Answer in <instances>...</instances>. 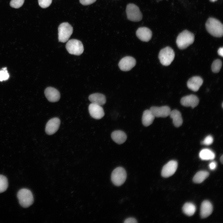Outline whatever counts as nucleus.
<instances>
[{
    "label": "nucleus",
    "mask_w": 223,
    "mask_h": 223,
    "mask_svg": "<svg viewBox=\"0 0 223 223\" xmlns=\"http://www.w3.org/2000/svg\"><path fill=\"white\" fill-rule=\"evenodd\" d=\"M199 155L200 158L203 160H212L215 157L214 152L208 149L202 150L199 153Z\"/></svg>",
    "instance_id": "23"
},
{
    "label": "nucleus",
    "mask_w": 223,
    "mask_h": 223,
    "mask_svg": "<svg viewBox=\"0 0 223 223\" xmlns=\"http://www.w3.org/2000/svg\"><path fill=\"white\" fill-rule=\"evenodd\" d=\"M211 2H214L216 1L217 0H210Z\"/></svg>",
    "instance_id": "37"
},
{
    "label": "nucleus",
    "mask_w": 223,
    "mask_h": 223,
    "mask_svg": "<svg viewBox=\"0 0 223 223\" xmlns=\"http://www.w3.org/2000/svg\"><path fill=\"white\" fill-rule=\"evenodd\" d=\"M24 0H11L10 2V6L15 8H18L24 4Z\"/></svg>",
    "instance_id": "29"
},
{
    "label": "nucleus",
    "mask_w": 223,
    "mask_h": 223,
    "mask_svg": "<svg viewBox=\"0 0 223 223\" xmlns=\"http://www.w3.org/2000/svg\"><path fill=\"white\" fill-rule=\"evenodd\" d=\"M9 74L6 67L3 68L0 70V81H3L7 80L9 77Z\"/></svg>",
    "instance_id": "28"
},
{
    "label": "nucleus",
    "mask_w": 223,
    "mask_h": 223,
    "mask_svg": "<svg viewBox=\"0 0 223 223\" xmlns=\"http://www.w3.org/2000/svg\"><path fill=\"white\" fill-rule=\"evenodd\" d=\"M196 210L195 205L191 203H185L182 207L183 212L188 216H192L195 213Z\"/></svg>",
    "instance_id": "25"
},
{
    "label": "nucleus",
    "mask_w": 223,
    "mask_h": 223,
    "mask_svg": "<svg viewBox=\"0 0 223 223\" xmlns=\"http://www.w3.org/2000/svg\"><path fill=\"white\" fill-rule=\"evenodd\" d=\"M172 119L174 125L178 127L182 124L183 120L180 112L177 110H174L171 111L169 115Z\"/></svg>",
    "instance_id": "21"
},
{
    "label": "nucleus",
    "mask_w": 223,
    "mask_h": 223,
    "mask_svg": "<svg viewBox=\"0 0 223 223\" xmlns=\"http://www.w3.org/2000/svg\"><path fill=\"white\" fill-rule=\"evenodd\" d=\"M111 136L113 141L119 144L124 143L127 139L126 133L120 130L114 131L112 133Z\"/></svg>",
    "instance_id": "20"
},
{
    "label": "nucleus",
    "mask_w": 223,
    "mask_h": 223,
    "mask_svg": "<svg viewBox=\"0 0 223 223\" xmlns=\"http://www.w3.org/2000/svg\"><path fill=\"white\" fill-rule=\"evenodd\" d=\"M90 101L92 103L102 106L106 102V98L104 95L99 93H95L90 94L89 97Z\"/></svg>",
    "instance_id": "19"
},
{
    "label": "nucleus",
    "mask_w": 223,
    "mask_h": 223,
    "mask_svg": "<svg viewBox=\"0 0 223 223\" xmlns=\"http://www.w3.org/2000/svg\"><path fill=\"white\" fill-rule=\"evenodd\" d=\"M136 34L139 39L146 42L149 41L152 35V32L150 29L146 27L139 28L136 31Z\"/></svg>",
    "instance_id": "16"
},
{
    "label": "nucleus",
    "mask_w": 223,
    "mask_h": 223,
    "mask_svg": "<svg viewBox=\"0 0 223 223\" xmlns=\"http://www.w3.org/2000/svg\"><path fill=\"white\" fill-rule=\"evenodd\" d=\"M199 100L195 95L191 94L182 97L181 100V104L185 107L194 108L198 104Z\"/></svg>",
    "instance_id": "14"
},
{
    "label": "nucleus",
    "mask_w": 223,
    "mask_h": 223,
    "mask_svg": "<svg viewBox=\"0 0 223 223\" xmlns=\"http://www.w3.org/2000/svg\"><path fill=\"white\" fill-rule=\"evenodd\" d=\"M52 0H38L39 5L42 8H46L51 4Z\"/></svg>",
    "instance_id": "30"
},
{
    "label": "nucleus",
    "mask_w": 223,
    "mask_h": 223,
    "mask_svg": "<svg viewBox=\"0 0 223 223\" xmlns=\"http://www.w3.org/2000/svg\"><path fill=\"white\" fill-rule=\"evenodd\" d=\"M127 177L125 170L122 167H118L112 171L111 176L112 182L115 186H119L125 182Z\"/></svg>",
    "instance_id": "6"
},
{
    "label": "nucleus",
    "mask_w": 223,
    "mask_h": 223,
    "mask_svg": "<svg viewBox=\"0 0 223 223\" xmlns=\"http://www.w3.org/2000/svg\"><path fill=\"white\" fill-rule=\"evenodd\" d=\"M136 60L131 56H125L122 58L119 63L118 66L122 71H127L131 70L135 65Z\"/></svg>",
    "instance_id": "10"
},
{
    "label": "nucleus",
    "mask_w": 223,
    "mask_h": 223,
    "mask_svg": "<svg viewBox=\"0 0 223 223\" xmlns=\"http://www.w3.org/2000/svg\"><path fill=\"white\" fill-rule=\"evenodd\" d=\"M96 0H79L81 4L83 5H88L94 2Z\"/></svg>",
    "instance_id": "32"
},
{
    "label": "nucleus",
    "mask_w": 223,
    "mask_h": 223,
    "mask_svg": "<svg viewBox=\"0 0 223 223\" xmlns=\"http://www.w3.org/2000/svg\"><path fill=\"white\" fill-rule=\"evenodd\" d=\"M177 165V163L175 160L169 161L163 167L161 175L164 177H168L172 176L176 171Z\"/></svg>",
    "instance_id": "9"
},
{
    "label": "nucleus",
    "mask_w": 223,
    "mask_h": 223,
    "mask_svg": "<svg viewBox=\"0 0 223 223\" xmlns=\"http://www.w3.org/2000/svg\"><path fill=\"white\" fill-rule=\"evenodd\" d=\"M158 56L160 63L164 66H167L173 61L175 53L171 48L167 46L160 50Z\"/></svg>",
    "instance_id": "5"
},
{
    "label": "nucleus",
    "mask_w": 223,
    "mask_h": 223,
    "mask_svg": "<svg viewBox=\"0 0 223 223\" xmlns=\"http://www.w3.org/2000/svg\"><path fill=\"white\" fill-rule=\"evenodd\" d=\"M217 166V163L215 161H212L210 163L209 167L210 169L211 170H214L215 169Z\"/></svg>",
    "instance_id": "34"
},
{
    "label": "nucleus",
    "mask_w": 223,
    "mask_h": 223,
    "mask_svg": "<svg viewBox=\"0 0 223 223\" xmlns=\"http://www.w3.org/2000/svg\"><path fill=\"white\" fill-rule=\"evenodd\" d=\"M220 160L221 161V162L222 164L223 163V156L222 155L220 158Z\"/></svg>",
    "instance_id": "36"
},
{
    "label": "nucleus",
    "mask_w": 223,
    "mask_h": 223,
    "mask_svg": "<svg viewBox=\"0 0 223 223\" xmlns=\"http://www.w3.org/2000/svg\"><path fill=\"white\" fill-rule=\"evenodd\" d=\"M194 34L190 32L185 30L180 33L177 37L176 44L180 49L186 48L192 44L194 41Z\"/></svg>",
    "instance_id": "2"
},
{
    "label": "nucleus",
    "mask_w": 223,
    "mask_h": 223,
    "mask_svg": "<svg viewBox=\"0 0 223 223\" xmlns=\"http://www.w3.org/2000/svg\"><path fill=\"white\" fill-rule=\"evenodd\" d=\"M44 93L48 100L50 102H57L60 98V94L59 91L52 87H49L46 88Z\"/></svg>",
    "instance_id": "15"
},
{
    "label": "nucleus",
    "mask_w": 223,
    "mask_h": 223,
    "mask_svg": "<svg viewBox=\"0 0 223 223\" xmlns=\"http://www.w3.org/2000/svg\"><path fill=\"white\" fill-rule=\"evenodd\" d=\"M155 117H166L169 115L171 112L170 108L167 106L160 107L153 106L150 109Z\"/></svg>",
    "instance_id": "11"
},
{
    "label": "nucleus",
    "mask_w": 223,
    "mask_h": 223,
    "mask_svg": "<svg viewBox=\"0 0 223 223\" xmlns=\"http://www.w3.org/2000/svg\"><path fill=\"white\" fill-rule=\"evenodd\" d=\"M73 31L72 27L68 23L61 24L58 28L59 41L62 42H67L72 34Z\"/></svg>",
    "instance_id": "4"
},
{
    "label": "nucleus",
    "mask_w": 223,
    "mask_h": 223,
    "mask_svg": "<svg viewBox=\"0 0 223 223\" xmlns=\"http://www.w3.org/2000/svg\"><path fill=\"white\" fill-rule=\"evenodd\" d=\"M66 49L70 54L77 55L81 54L84 51V47L81 41L72 39L67 42L66 45Z\"/></svg>",
    "instance_id": "7"
},
{
    "label": "nucleus",
    "mask_w": 223,
    "mask_h": 223,
    "mask_svg": "<svg viewBox=\"0 0 223 223\" xmlns=\"http://www.w3.org/2000/svg\"><path fill=\"white\" fill-rule=\"evenodd\" d=\"M137 222V220L135 218L133 217H129L126 219L124 221V223H134Z\"/></svg>",
    "instance_id": "33"
},
{
    "label": "nucleus",
    "mask_w": 223,
    "mask_h": 223,
    "mask_svg": "<svg viewBox=\"0 0 223 223\" xmlns=\"http://www.w3.org/2000/svg\"><path fill=\"white\" fill-rule=\"evenodd\" d=\"M155 117L150 110H146L143 112L142 117V122L145 126H149L153 123Z\"/></svg>",
    "instance_id": "22"
},
{
    "label": "nucleus",
    "mask_w": 223,
    "mask_h": 223,
    "mask_svg": "<svg viewBox=\"0 0 223 223\" xmlns=\"http://www.w3.org/2000/svg\"><path fill=\"white\" fill-rule=\"evenodd\" d=\"M213 137L211 135L207 136L203 141L202 142V143L205 145H209L211 144L213 142Z\"/></svg>",
    "instance_id": "31"
},
{
    "label": "nucleus",
    "mask_w": 223,
    "mask_h": 223,
    "mask_svg": "<svg viewBox=\"0 0 223 223\" xmlns=\"http://www.w3.org/2000/svg\"><path fill=\"white\" fill-rule=\"evenodd\" d=\"M8 186L7 178L4 176L0 175V193L5 191Z\"/></svg>",
    "instance_id": "26"
},
{
    "label": "nucleus",
    "mask_w": 223,
    "mask_h": 223,
    "mask_svg": "<svg viewBox=\"0 0 223 223\" xmlns=\"http://www.w3.org/2000/svg\"><path fill=\"white\" fill-rule=\"evenodd\" d=\"M88 109L90 116L93 118L100 119L104 115L103 108L101 106L91 103L89 105Z\"/></svg>",
    "instance_id": "12"
},
{
    "label": "nucleus",
    "mask_w": 223,
    "mask_h": 223,
    "mask_svg": "<svg viewBox=\"0 0 223 223\" xmlns=\"http://www.w3.org/2000/svg\"><path fill=\"white\" fill-rule=\"evenodd\" d=\"M205 26L208 32L212 36L216 37L222 36L223 24L218 20L210 18L207 20Z\"/></svg>",
    "instance_id": "1"
},
{
    "label": "nucleus",
    "mask_w": 223,
    "mask_h": 223,
    "mask_svg": "<svg viewBox=\"0 0 223 223\" xmlns=\"http://www.w3.org/2000/svg\"><path fill=\"white\" fill-rule=\"evenodd\" d=\"M17 197L20 204L23 208L28 207L33 202V195L28 189L23 188L20 190L17 193Z\"/></svg>",
    "instance_id": "3"
},
{
    "label": "nucleus",
    "mask_w": 223,
    "mask_h": 223,
    "mask_svg": "<svg viewBox=\"0 0 223 223\" xmlns=\"http://www.w3.org/2000/svg\"><path fill=\"white\" fill-rule=\"evenodd\" d=\"M202 79L199 76H194L190 78L187 81V87L191 90L196 92L198 91L203 83Z\"/></svg>",
    "instance_id": "17"
},
{
    "label": "nucleus",
    "mask_w": 223,
    "mask_h": 223,
    "mask_svg": "<svg viewBox=\"0 0 223 223\" xmlns=\"http://www.w3.org/2000/svg\"><path fill=\"white\" fill-rule=\"evenodd\" d=\"M127 17L129 20L138 22L142 18V15L138 7L134 4L130 3L126 7Z\"/></svg>",
    "instance_id": "8"
},
{
    "label": "nucleus",
    "mask_w": 223,
    "mask_h": 223,
    "mask_svg": "<svg viewBox=\"0 0 223 223\" xmlns=\"http://www.w3.org/2000/svg\"><path fill=\"white\" fill-rule=\"evenodd\" d=\"M212 211V205L210 201L204 200L202 203L200 211V215L202 218H206L209 216Z\"/></svg>",
    "instance_id": "18"
},
{
    "label": "nucleus",
    "mask_w": 223,
    "mask_h": 223,
    "mask_svg": "<svg viewBox=\"0 0 223 223\" xmlns=\"http://www.w3.org/2000/svg\"><path fill=\"white\" fill-rule=\"evenodd\" d=\"M218 54L220 56H223V47H220L218 50L217 51Z\"/></svg>",
    "instance_id": "35"
},
{
    "label": "nucleus",
    "mask_w": 223,
    "mask_h": 223,
    "mask_svg": "<svg viewBox=\"0 0 223 223\" xmlns=\"http://www.w3.org/2000/svg\"><path fill=\"white\" fill-rule=\"evenodd\" d=\"M209 175L208 172L206 171H201L198 172L193 178V181L200 183L203 181Z\"/></svg>",
    "instance_id": "24"
},
{
    "label": "nucleus",
    "mask_w": 223,
    "mask_h": 223,
    "mask_svg": "<svg viewBox=\"0 0 223 223\" xmlns=\"http://www.w3.org/2000/svg\"><path fill=\"white\" fill-rule=\"evenodd\" d=\"M60 123V120L58 118L50 119L46 125L45 131L46 133L49 135L55 133L59 129Z\"/></svg>",
    "instance_id": "13"
},
{
    "label": "nucleus",
    "mask_w": 223,
    "mask_h": 223,
    "mask_svg": "<svg viewBox=\"0 0 223 223\" xmlns=\"http://www.w3.org/2000/svg\"><path fill=\"white\" fill-rule=\"evenodd\" d=\"M222 62L219 59H216L212 63L211 68L212 71L214 73L218 72L222 67Z\"/></svg>",
    "instance_id": "27"
}]
</instances>
